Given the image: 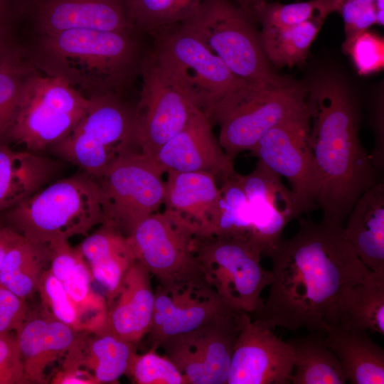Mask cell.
Masks as SVG:
<instances>
[{"mask_svg":"<svg viewBox=\"0 0 384 384\" xmlns=\"http://www.w3.org/2000/svg\"><path fill=\"white\" fill-rule=\"evenodd\" d=\"M272 280L267 298L254 314L271 329L304 328L324 334L336 324L344 294L369 270L346 239L343 226L299 220L297 232L267 254Z\"/></svg>","mask_w":384,"mask_h":384,"instance_id":"6da1fadb","label":"cell"},{"mask_svg":"<svg viewBox=\"0 0 384 384\" xmlns=\"http://www.w3.org/2000/svg\"><path fill=\"white\" fill-rule=\"evenodd\" d=\"M309 143L319 186L322 221L343 226L361 196L376 184L379 172L359 138L358 103L338 77L324 75L308 85Z\"/></svg>","mask_w":384,"mask_h":384,"instance_id":"7a4b0ae2","label":"cell"},{"mask_svg":"<svg viewBox=\"0 0 384 384\" xmlns=\"http://www.w3.org/2000/svg\"><path fill=\"white\" fill-rule=\"evenodd\" d=\"M136 31L70 29L40 35L27 50L34 67L87 99L123 96L139 76L145 50Z\"/></svg>","mask_w":384,"mask_h":384,"instance_id":"3957f363","label":"cell"},{"mask_svg":"<svg viewBox=\"0 0 384 384\" xmlns=\"http://www.w3.org/2000/svg\"><path fill=\"white\" fill-rule=\"evenodd\" d=\"M0 220L27 240L48 246L87 235L104 222L99 183L83 171L58 178L0 212Z\"/></svg>","mask_w":384,"mask_h":384,"instance_id":"277c9868","label":"cell"},{"mask_svg":"<svg viewBox=\"0 0 384 384\" xmlns=\"http://www.w3.org/2000/svg\"><path fill=\"white\" fill-rule=\"evenodd\" d=\"M308 84L252 83L223 102L210 122L219 125L218 142L232 160L250 151L273 127L308 111Z\"/></svg>","mask_w":384,"mask_h":384,"instance_id":"5b68a950","label":"cell"},{"mask_svg":"<svg viewBox=\"0 0 384 384\" xmlns=\"http://www.w3.org/2000/svg\"><path fill=\"white\" fill-rule=\"evenodd\" d=\"M90 100L89 110L75 127L47 151L98 178L120 157L139 149L134 107L114 94Z\"/></svg>","mask_w":384,"mask_h":384,"instance_id":"8992f818","label":"cell"},{"mask_svg":"<svg viewBox=\"0 0 384 384\" xmlns=\"http://www.w3.org/2000/svg\"><path fill=\"white\" fill-rule=\"evenodd\" d=\"M179 25L248 83L291 80L273 71L251 20L230 0H205L192 17Z\"/></svg>","mask_w":384,"mask_h":384,"instance_id":"52a82bcc","label":"cell"},{"mask_svg":"<svg viewBox=\"0 0 384 384\" xmlns=\"http://www.w3.org/2000/svg\"><path fill=\"white\" fill-rule=\"evenodd\" d=\"M142 84L134 107L140 151L154 159L168 141L201 112L176 73L152 47L143 57Z\"/></svg>","mask_w":384,"mask_h":384,"instance_id":"ba28073f","label":"cell"},{"mask_svg":"<svg viewBox=\"0 0 384 384\" xmlns=\"http://www.w3.org/2000/svg\"><path fill=\"white\" fill-rule=\"evenodd\" d=\"M91 102L64 80L36 70L23 86L10 144L43 154L75 127Z\"/></svg>","mask_w":384,"mask_h":384,"instance_id":"9c48e42d","label":"cell"},{"mask_svg":"<svg viewBox=\"0 0 384 384\" xmlns=\"http://www.w3.org/2000/svg\"><path fill=\"white\" fill-rule=\"evenodd\" d=\"M152 37L153 48L169 64L210 122L223 102L252 84L233 74L197 37L180 25Z\"/></svg>","mask_w":384,"mask_h":384,"instance_id":"30bf717a","label":"cell"},{"mask_svg":"<svg viewBox=\"0 0 384 384\" xmlns=\"http://www.w3.org/2000/svg\"><path fill=\"white\" fill-rule=\"evenodd\" d=\"M156 161L139 150L116 161L97 179L104 222L128 237L163 204L165 181Z\"/></svg>","mask_w":384,"mask_h":384,"instance_id":"8fae6325","label":"cell"},{"mask_svg":"<svg viewBox=\"0 0 384 384\" xmlns=\"http://www.w3.org/2000/svg\"><path fill=\"white\" fill-rule=\"evenodd\" d=\"M197 255L206 279L233 309L255 314L262 306L263 289L272 280L261 265L262 254L247 240L215 236L197 238Z\"/></svg>","mask_w":384,"mask_h":384,"instance_id":"7c38bea8","label":"cell"},{"mask_svg":"<svg viewBox=\"0 0 384 384\" xmlns=\"http://www.w3.org/2000/svg\"><path fill=\"white\" fill-rule=\"evenodd\" d=\"M127 240L135 260L159 286L208 282L197 255V237L168 212L156 211L149 215Z\"/></svg>","mask_w":384,"mask_h":384,"instance_id":"4fadbf2b","label":"cell"},{"mask_svg":"<svg viewBox=\"0 0 384 384\" xmlns=\"http://www.w3.org/2000/svg\"><path fill=\"white\" fill-rule=\"evenodd\" d=\"M242 311L165 338L158 348L182 375L185 384H227Z\"/></svg>","mask_w":384,"mask_h":384,"instance_id":"5bb4252c","label":"cell"},{"mask_svg":"<svg viewBox=\"0 0 384 384\" xmlns=\"http://www.w3.org/2000/svg\"><path fill=\"white\" fill-rule=\"evenodd\" d=\"M309 112L268 131L250 150L269 169L290 184L304 213L316 205L319 181L309 143Z\"/></svg>","mask_w":384,"mask_h":384,"instance_id":"9a60e30c","label":"cell"},{"mask_svg":"<svg viewBox=\"0 0 384 384\" xmlns=\"http://www.w3.org/2000/svg\"><path fill=\"white\" fill-rule=\"evenodd\" d=\"M294 362L289 341L277 336L261 320L242 313L227 384H287Z\"/></svg>","mask_w":384,"mask_h":384,"instance_id":"2e32d148","label":"cell"},{"mask_svg":"<svg viewBox=\"0 0 384 384\" xmlns=\"http://www.w3.org/2000/svg\"><path fill=\"white\" fill-rule=\"evenodd\" d=\"M228 304L208 282L155 290L153 319L146 334L149 349H158L166 338L186 333L221 316L238 312Z\"/></svg>","mask_w":384,"mask_h":384,"instance_id":"e0dca14e","label":"cell"},{"mask_svg":"<svg viewBox=\"0 0 384 384\" xmlns=\"http://www.w3.org/2000/svg\"><path fill=\"white\" fill-rule=\"evenodd\" d=\"M252 220V244L268 254L281 240L287 224L304 212L281 176L258 161L254 170L238 174Z\"/></svg>","mask_w":384,"mask_h":384,"instance_id":"ac0fdd59","label":"cell"},{"mask_svg":"<svg viewBox=\"0 0 384 384\" xmlns=\"http://www.w3.org/2000/svg\"><path fill=\"white\" fill-rule=\"evenodd\" d=\"M154 160L163 173L208 172L223 178L235 171L232 161L212 130V124L200 112L180 132L168 141Z\"/></svg>","mask_w":384,"mask_h":384,"instance_id":"d6986e66","label":"cell"},{"mask_svg":"<svg viewBox=\"0 0 384 384\" xmlns=\"http://www.w3.org/2000/svg\"><path fill=\"white\" fill-rule=\"evenodd\" d=\"M28 14L40 35L70 29L136 31L123 0H31Z\"/></svg>","mask_w":384,"mask_h":384,"instance_id":"ffe728a7","label":"cell"},{"mask_svg":"<svg viewBox=\"0 0 384 384\" xmlns=\"http://www.w3.org/2000/svg\"><path fill=\"white\" fill-rule=\"evenodd\" d=\"M163 204L197 238L213 235L219 215L220 188L208 172L168 171Z\"/></svg>","mask_w":384,"mask_h":384,"instance_id":"44dd1931","label":"cell"},{"mask_svg":"<svg viewBox=\"0 0 384 384\" xmlns=\"http://www.w3.org/2000/svg\"><path fill=\"white\" fill-rule=\"evenodd\" d=\"M80 332L55 319L41 305L32 310L29 307L16 331L28 383H48L46 369L65 354Z\"/></svg>","mask_w":384,"mask_h":384,"instance_id":"7402d4cb","label":"cell"},{"mask_svg":"<svg viewBox=\"0 0 384 384\" xmlns=\"http://www.w3.org/2000/svg\"><path fill=\"white\" fill-rule=\"evenodd\" d=\"M151 276L135 260L108 306L107 330L134 344L146 336L153 319L155 291Z\"/></svg>","mask_w":384,"mask_h":384,"instance_id":"603a6c76","label":"cell"},{"mask_svg":"<svg viewBox=\"0 0 384 384\" xmlns=\"http://www.w3.org/2000/svg\"><path fill=\"white\" fill-rule=\"evenodd\" d=\"M65 162L0 145V212L10 209L58 179Z\"/></svg>","mask_w":384,"mask_h":384,"instance_id":"cb8c5ba5","label":"cell"},{"mask_svg":"<svg viewBox=\"0 0 384 384\" xmlns=\"http://www.w3.org/2000/svg\"><path fill=\"white\" fill-rule=\"evenodd\" d=\"M137 353V344L108 331H80L63 356L61 368L89 372L97 384L114 383L127 375Z\"/></svg>","mask_w":384,"mask_h":384,"instance_id":"d4e9b609","label":"cell"},{"mask_svg":"<svg viewBox=\"0 0 384 384\" xmlns=\"http://www.w3.org/2000/svg\"><path fill=\"white\" fill-rule=\"evenodd\" d=\"M77 247L90 268L93 282L103 289L109 306L135 260L127 238L112 225L102 223Z\"/></svg>","mask_w":384,"mask_h":384,"instance_id":"484cf974","label":"cell"},{"mask_svg":"<svg viewBox=\"0 0 384 384\" xmlns=\"http://www.w3.org/2000/svg\"><path fill=\"white\" fill-rule=\"evenodd\" d=\"M343 226L356 253L373 272L384 274V183L378 181L358 199Z\"/></svg>","mask_w":384,"mask_h":384,"instance_id":"4316f807","label":"cell"},{"mask_svg":"<svg viewBox=\"0 0 384 384\" xmlns=\"http://www.w3.org/2000/svg\"><path fill=\"white\" fill-rule=\"evenodd\" d=\"M325 345L339 360L347 381L384 383V351L366 331L331 326L322 334Z\"/></svg>","mask_w":384,"mask_h":384,"instance_id":"83f0119b","label":"cell"},{"mask_svg":"<svg viewBox=\"0 0 384 384\" xmlns=\"http://www.w3.org/2000/svg\"><path fill=\"white\" fill-rule=\"evenodd\" d=\"M49 269L65 291L102 328L107 331L108 306L104 296L92 287L90 268L77 247L68 240L48 245Z\"/></svg>","mask_w":384,"mask_h":384,"instance_id":"f1b7e54d","label":"cell"},{"mask_svg":"<svg viewBox=\"0 0 384 384\" xmlns=\"http://www.w3.org/2000/svg\"><path fill=\"white\" fill-rule=\"evenodd\" d=\"M336 325L384 335V274L369 270L361 282L344 294Z\"/></svg>","mask_w":384,"mask_h":384,"instance_id":"f546056e","label":"cell"},{"mask_svg":"<svg viewBox=\"0 0 384 384\" xmlns=\"http://www.w3.org/2000/svg\"><path fill=\"white\" fill-rule=\"evenodd\" d=\"M49 267V247L34 243L19 234L4 259L0 284L27 301L37 294L41 278Z\"/></svg>","mask_w":384,"mask_h":384,"instance_id":"4dcf8cb0","label":"cell"},{"mask_svg":"<svg viewBox=\"0 0 384 384\" xmlns=\"http://www.w3.org/2000/svg\"><path fill=\"white\" fill-rule=\"evenodd\" d=\"M288 341L294 349V362L290 383L293 384H344L347 378L336 356L325 345L322 334Z\"/></svg>","mask_w":384,"mask_h":384,"instance_id":"1f68e13d","label":"cell"},{"mask_svg":"<svg viewBox=\"0 0 384 384\" xmlns=\"http://www.w3.org/2000/svg\"><path fill=\"white\" fill-rule=\"evenodd\" d=\"M36 70L27 49L18 45L0 64V145L10 144L23 86Z\"/></svg>","mask_w":384,"mask_h":384,"instance_id":"d6a6232c","label":"cell"},{"mask_svg":"<svg viewBox=\"0 0 384 384\" xmlns=\"http://www.w3.org/2000/svg\"><path fill=\"white\" fill-rule=\"evenodd\" d=\"M323 23L308 21L287 27H262L259 37L268 61L277 67L302 63Z\"/></svg>","mask_w":384,"mask_h":384,"instance_id":"836d02e7","label":"cell"},{"mask_svg":"<svg viewBox=\"0 0 384 384\" xmlns=\"http://www.w3.org/2000/svg\"><path fill=\"white\" fill-rule=\"evenodd\" d=\"M205 0H123L127 17L141 34L154 36L181 24Z\"/></svg>","mask_w":384,"mask_h":384,"instance_id":"e575fe53","label":"cell"},{"mask_svg":"<svg viewBox=\"0 0 384 384\" xmlns=\"http://www.w3.org/2000/svg\"><path fill=\"white\" fill-rule=\"evenodd\" d=\"M221 180L218 219L211 236L241 239L252 244L250 209L238 174L235 172Z\"/></svg>","mask_w":384,"mask_h":384,"instance_id":"d590c367","label":"cell"},{"mask_svg":"<svg viewBox=\"0 0 384 384\" xmlns=\"http://www.w3.org/2000/svg\"><path fill=\"white\" fill-rule=\"evenodd\" d=\"M41 305L55 319L78 331L102 332L99 324L63 289L50 269L43 274L38 289Z\"/></svg>","mask_w":384,"mask_h":384,"instance_id":"8d00e7d4","label":"cell"},{"mask_svg":"<svg viewBox=\"0 0 384 384\" xmlns=\"http://www.w3.org/2000/svg\"><path fill=\"white\" fill-rule=\"evenodd\" d=\"M343 0H310L282 4L264 1L255 8L252 19H257L262 27H287L308 21L324 22L334 11H339Z\"/></svg>","mask_w":384,"mask_h":384,"instance_id":"74e56055","label":"cell"},{"mask_svg":"<svg viewBox=\"0 0 384 384\" xmlns=\"http://www.w3.org/2000/svg\"><path fill=\"white\" fill-rule=\"evenodd\" d=\"M127 375L137 384H185L175 365L166 356L156 353V349L136 353Z\"/></svg>","mask_w":384,"mask_h":384,"instance_id":"f35d334b","label":"cell"},{"mask_svg":"<svg viewBox=\"0 0 384 384\" xmlns=\"http://www.w3.org/2000/svg\"><path fill=\"white\" fill-rule=\"evenodd\" d=\"M343 49L351 55L361 74L378 71L383 67V40L373 33H361Z\"/></svg>","mask_w":384,"mask_h":384,"instance_id":"ab89813d","label":"cell"},{"mask_svg":"<svg viewBox=\"0 0 384 384\" xmlns=\"http://www.w3.org/2000/svg\"><path fill=\"white\" fill-rule=\"evenodd\" d=\"M0 384H28L16 331L0 334Z\"/></svg>","mask_w":384,"mask_h":384,"instance_id":"60d3db41","label":"cell"},{"mask_svg":"<svg viewBox=\"0 0 384 384\" xmlns=\"http://www.w3.org/2000/svg\"><path fill=\"white\" fill-rule=\"evenodd\" d=\"M28 305L0 284V334L16 331L25 319Z\"/></svg>","mask_w":384,"mask_h":384,"instance_id":"b9f144b4","label":"cell"},{"mask_svg":"<svg viewBox=\"0 0 384 384\" xmlns=\"http://www.w3.org/2000/svg\"><path fill=\"white\" fill-rule=\"evenodd\" d=\"M31 0H0V31L9 32L14 23L28 14Z\"/></svg>","mask_w":384,"mask_h":384,"instance_id":"7bdbcfd3","label":"cell"},{"mask_svg":"<svg viewBox=\"0 0 384 384\" xmlns=\"http://www.w3.org/2000/svg\"><path fill=\"white\" fill-rule=\"evenodd\" d=\"M50 383L53 384H97L94 377L86 370L62 368L52 376Z\"/></svg>","mask_w":384,"mask_h":384,"instance_id":"ee69618b","label":"cell"},{"mask_svg":"<svg viewBox=\"0 0 384 384\" xmlns=\"http://www.w3.org/2000/svg\"><path fill=\"white\" fill-rule=\"evenodd\" d=\"M18 235L0 220V269L7 251Z\"/></svg>","mask_w":384,"mask_h":384,"instance_id":"f6af8a7d","label":"cell"},{"mask_svg":"<svg viewBox=\"0 0 384 384\" xmlns=\"http://www.w3.org/2000/svg\"><path fill=\"white\" fill-rule=\"evenodd\" d=\"M16 45L9 32L0 31V64Z\"/></svg>","mask_w":384,"mask_h":384,"instance_id":"bcb514c9","label":"cell"},{"mask_svg":"<svg viewBox=\"0 0 384 384\" xmlns=\"http://www.w3.org/2000/svg\"><path fill=\"white\" fill-rule=\"evenodd\" d=\"M235 2L245 14L252 20V13L255 8L263 3L265 0H230Z\"/></svg>","mask_w":384,"mask_h":384,"instance_id":"7dc6e473","label":"cell"}]
</instances>
